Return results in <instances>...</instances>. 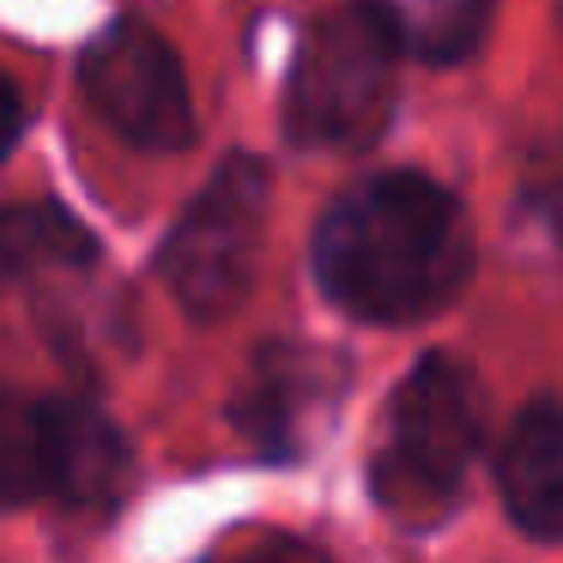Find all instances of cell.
Segmentation results:
<instances>
[{
  "mask_svg": "<svg viewBox=\"0 0 563 563\" xmlns=\"http://www.w3.org/2000/svg\"><path fill=\"white\" fill-rule=\"evenodd\" d=\"M473 273V231L461 200L418 170L357 183L316 231V279L345 316L406 328L454 303Z\"/></svg>",
  "mask_w": 563,
  "mask_h": 563,
  "instance_id": "1",
  "label": "cell"
},
{
  "mask_svg": "<svg viewBox=\"0 0 563 563\" xmlns=\"http://www.w3.org/2000/svg\"><path fill=\"white\" fill-rule=\"evenodd\" d=\"M485 437V394L454 357H424L388 406V437L369 466V490L400 521H437L466 485Z\"/></svg>",
  "mask_w": 563,
  "mask_h": 563,
  "instance_id": "2",
  "label": "cell"
},
{
  "mask_svg": "<svg viewBox=\"0 0 563 563\" xmlns=\"http://www.w3.org/2000/svg\"><path fill=\"white\" fill-rule=\"evenodd\" d=\"M394 43L357 13H333L297 43L291 86H285V134L297 146L357 152L376 146L394 115Z\"/></svg>",
  "mask_w": 563,
  "mask_h": 563,
  "instance_id": "3",
  "label": "cell"
},
{
  "mask_svg": "<svg viewBox=\"0 0 563 563\" xmlns=\"http://www.w3.org/2000/svg\"><path fill=\"white\" fill-rule=\"evenodd\" d=\"M261 224H267V164L236 152L188 200L158 249L164 285L195 321H219L243 303L261 255Z\"/></svg>",
  "mask_w": 563,
  "mask_h": 563,
  "instance_id": "4",
  "label": "cell"
},
{
  "mask_svg": "<svg viewBox=\"0 0 563 563\" xmlns=\"http://www.w3.org/2000/svg\"><path fill=\"white\" fill-rule=\"evenodd\" d=\"M79 86H86L91 110L103 115V128H115L134 146L176 152L195 140V103H188L183 62L140 19H115L86 43Z\"/></svg>",
  "mask_w": 563,
  "mask_h": 563,
  "instance_id": "5",
  "label": "cell"
},
{
  "mask_svg": "<svg viewBox=\"0 0 563 563\" xmlns=\"http://www.w3.org/2000/svg\"><path fill=\"white\" fill-rule=\"evenodd\" d=\"M333 357L303 352V345H267L255 352L243 394H236V430L249 437V449L267 461H291L309 442V412H328L333 400Z\"/></svg>",
  "mask_w": 563,
  "mask_h": 563,
  "instance_id": "6",
  "label": "cell"
},
{
  "mask_svg": "<svg viewBox=\"0 0 563 563\" xmlns=\"http://www.w3.org/2000/svg\"><path fill=\"white\" fill-rule=\"evenodd\" d=\"M43 473L79 509H110L128 485V442L91 400H43Z\"/></svg>",
  "mask_w": 563,
  "mask_h": 563,
  "instance_id": "7",
  "label": "cell"
},
{
  "mask_svg": "<svg viewBox=\"0 0 563 563\" xmlns=\"http://www.w3.org/2000/svg\"><path fill=\"white\" fill-rule=\"evenodd\" d=\"M497 490L527 539H563V406L533 400L515 412L497 449Z\"/></svg>",
  "mask_w": 563,
  "mask_h": 563,
  "instance_id": "8",
  "label": "cell"
},
{
  "mask_svg": "<svg viewBox=\"0 0 563 563\" xmlns=\"http://www.w3.org/2000/svg\"><path fill=\"white\" fill-rule=\"evenodd\" d=\"M382 25V37L418 62H461L478 49L497 0H357Z\"/></svg>",
  "mask_w": 563,
  "mask_h": 563,
  "instance_id": "9",
  "label": "cell"
},
{
  "mask_svg": "<svg viewBox=\"0 0 563 563\" xmlns=\"http://www.w3.org/2000/svg\"><path fill=\"white\" fill-rule=\"evenodd\" d=\"M98 255L91 231L74 219V212L49 207H0V291L37 279L43 267H86Z\"/></svg>",
  "mask_w": 563,
  "mask_h": 563,
  "instance_id": "10",
  "label": "cell"
},
{
  "mask_svg": "<svg viewBox=\"0 0 563 563\" xmlns=\"http://www.w3.org/2000/svg\"><path fill=\"white\" fill-rule=\"evenodd\" d=\"M43 490H49V473H43V412L0 388V509L31 503Z\"/></svg>",
  "mask_w": 563,
  "mask_h": 563,
  "instance_id": "11",
  "label": "cell"
},
{
  "mask_svg": "<svg viewBox=\"0 0 563 563\" xmlns=\"http://www.w3.org/2000/svg\"><path fill=\"white\" fill-rule=\"evenodd\" d=\"M243 563H328V551H321V545H309V539L273 533V539H261V545L249 551Z\"/></svg>",
  "mask_w": 563,
  "mask_h": 563,
  "instance_id": "12",
  "label": "cell"
},
{
  "mask_svg": "<svg viewBox=\"0 0 563 563\" xmlns=\"http://www.w3.org/2000/svg\"><path fill=\"white\" fill-rule=\"evenodd\" d=\"M19 134H25V103H19L13 79H0V158L19 146Z\"/></svg>",
  "mask_w": 563,
  "mask_h": 563,
  "instance_id": "13",
  "label": "cell"
},
{
  "mask_svg": "<svg viewBox=\"0 0 563 563\" xmlns=\"http://www.w3.org/2000/svg\"><path fill=\"white\" fill-rule=\"evenodd\" d=\"M558 19H563V0H558Z\"/></svg>",
  "mask_w": 563,
  "mask_h": 563,
  "instance_id": "14",
  "label": "cell"
}]
</instances>
